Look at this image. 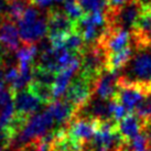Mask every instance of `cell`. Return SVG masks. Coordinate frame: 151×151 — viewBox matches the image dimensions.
Segmentation results:
<instances>
[{"label": "cell", "instance_id": "obj_12", "mask_svg": "<svg viewBox=\"0 0 151 151\" xmlns=\"http://www.w3.org/2000/svg\"><path fill=\"white\" fill-rule=\"evenodd\" d=\"M118 124H119V132L127 142H131V140L134 137H137L145 130L140 120L134 113H129Z\"/></svg>", "mask_w": 151, "mask_h": 151}, {"label": "cell", "instance_id": "obj_24", "mask_svg": "<svg viewBox=\"0 0 151 151\" xmlns=\"http://www.w3.org/2000/svg\"><path fill=\"white\" fill-rule=\"evenodd\" d=\"M19 75H20V70H19V67L10 66L9 68L6 70V72H4V82L7 83V85L11 86V85L16 82V80L19 77Z\"/></svg>", "mask_w": 151, "mask_h": 151}, {"label": "cell", "instance_id": "obj_27", "mask_svg": "<svg viewBox=\"0 0 151 151\" xmlns=\"http://www.w3.org/2000/svg\"><path fill=\"white\" fill-rule=\"evenodd\" d=\"M10 51L6 47V46L0 42V65L6 67V61H7V58H8V54Z\"/></svg>", "mask_w": 151, "mask_h": 151}, {"label": "cell", "instance_id": "obj_30", "mask_svg": "<svg viewBox=\"0 0 151 151\" xmlns=\"http://www.w3.org/2000/svg\"><path fill=\"white\" fill-rule=\"evenodd\" d=\"M4 68H6V67L2 66V65H0V80H4Z\"/></svg>", "mask_w": 151, "mask_h": 151}, {"label": "cell", "instance_id": "obj_20", "mask_svg": "<svg viewBox=\"0 0 151 151\" xmlns=\"http://www.w3.org/2000/svg\"><path fill=\"white\" fill-rule=\"evenodd\" d=\"M85 46H86V44H85L84 39L77 31H74L72 33L67 34L65 40H64V47L71 52L81 53L85 49Z\"/></svg>", "mask_w": 151, "mask_h": 151}, {"label": "cell", "instance_id": "obj_11", "mask_svg": "<svg viewBox=\"0 0 151 151\" xmlns=\"http://www.w3.org/2000/svg\"><path fill=\"white\" fill-rule=\"evenodd\" d=\"M146 96L147 94H145L142 91H140L138 88L118 86V91L113 99H115L118 104L124 106L128 113H134L137 105Z\"/></svg>", "mask_w": 151, "mask_h": 151}, {"label": "cell", "instance_id": "obj_6", "mask_svg": "<svg viewBox=\"0 0 151 151\" xmlns=\"http://www.w3.org/2000/svg\"><path fill=\"white\" fill-rule=\"evenodd\" d=\"M101 122L98 119L74 117L67 124L66 132L73 138L87 143L97 131Z\"/></svg>", "mask_w": 151, "mask_h": 151}, {"label": "cell", "instance_id": "obj_9", "mask_svg": "<svg viewBox=\"0 0 151 151\" xmlns=\"http://www.w3.org/2000/svg\"><path fill=\"white\" fill-rule=\"evenodd\" d=\"M47 110L52 115L58 128H61L62 126L66 127L77 113V109L64 98L54 99L49 105Z\"/></svg>", "mask_w": 151, "mask_h": 151}, {"label": "cell", "instance_id": "obj_35", "mask_svg": "<svg viewBox=\"0 0 151 151\" xmlns=\"http://www.w3.org/2000/svg\"><path fill=\"white\" fill-rule=\"evenodd\" d=\"M148 151H151V148H149V149H148Z\"/></svg>", "mask_w": 151, "mask_h": 151}, {"label": "cell", "instance_id": "obj_34", "mask_svg": "<svg viewBox=\"0 0 151 151\" xmlns=\"http://www.w3.org/2000/svg\"><path fill=\"white\" fill-rule=\"evenodd\" d=\"M65 1H74V0H65Z\"/></svg>", "mask_w": 151, "mask_h": 151}, {"label": "cell", "instance_id": "obj_10", "mask_svg": "<svg viewBox=\"0 0 151 151\" xmlns=\"http://www.w3.org/2000/svg\"><path fill=\"white\" fill-rule=\"evenodd\" d=\"M20 39L24 44H35L47 34V23L46 19L39 18L37 21L29 24L18 25Z\"/></svg>", "mask_w": 151, "mask_h": 151}, {"label": "cell", "instance_id": "obj_33", "mask_svg": "<svg viewBox=\"0 0 151 151\" xmlns=\"http://www.w3.org/2000/svg\"><path fill=\"white\" fill-rule=\"evenodd\" d=\"M145 6H146V4H145ZM148 6H149V7H150V8H151V4H148Z\"/></svg>", "mask_w": 151, "mask_h": 151}, {"label": "cell", "instance_id": "obj_15", "mask_svg": "<svg viewBox=\"0 0 151 151\" xmlns=\"http://www.w3.org/2000/svg\"><path fill=\"white\" fill-rule=\"evenodd\" d=\"M134 114L137 116L143 129H149L151 127V94L147 95L134 108Z\"/></svg>", "mask_w": 151, "mask_h": 151}, {"label": "cell", "instance_id": "obj_25", "mask_svg": "<svg viewBox=\"0 0 151 151\" xmlns=\"http://www.w3.org/2000/svg\"><path fill=\"white\" fill-rule=\"evenodd\" d=\"M16 92L12 91L10 87L8 89H4L0 92V107H4L6 105H8L9 103L13 101V96H14Z\"/></svg>", "mask_w": 151, "mask_h": 151}, {"label": "cell", "instance_id": "obj_23", "mask_svg": "<svg viewBox=\"0 0 151 151\" xmlns=\"http://www.w3.org/2000/svg\"><path fill=\"white\" fill-rule=\"evenodd\" d=\"M14 115H16V110H14L13 101L2 107L1 111H0V129L8 127L9 124L12 122Z\"/></svg>", "mask_w": 151, "mask_h": 151}, {"label": "cell", "instance_id": "obj_26", "mask_svg": "<svg viewBox=\"0 0 151 151\" xmlns=\"http://www.w3.org/2000/svg\"><path fill=\"white\" fill-rule=\"evenodd\" d=\"M30 4H33L34 7H39V8H47L51 7L52 4H56V2H62L63 0H29Z\"/></svg>", "mask_w": 151, "mask_h": 151}, {"label": "cell", "instance_id": "obj_14", "mask_svg": "<svg viewBox=\"0 0 151 151\" xmlns=\"http://www.w3.org/2000/svg\"><path fill=\"white\" fill-rule=\"evenodd\" d=\"M131 53H132V50H131V46L129 45L128 47L119 51L117 53L109 54L106 70L107 71H120L130 59Z\"/></svg>", "mask_w": 151, "mask_h": 151}, {"label": "cell", "instance_id": "obj_13", "mask_svg": "<svg viewBox=\"0 0 151 151\" xmlns=\"http://www.w3.org/2000/svg\"><path fill=\"white\" fill-rule=\"evenodd\" d=\"M77 70H80V67L70 66L58 73L54 85H53L54 99H59V97L64 96V94L66 92L67 87H68V85H70L72 78H73V76H74V74H75V72Z\"/></svg>", "mask_w": 151, "mask_h": 151}, {"label": "cell", "instance_id": "obj_5", "mask_svg": "<svg viewBox=\"0 0 151 151\" xmlns=\"http://www.w3.org/2000/svg\"><path fill=\"white\" fill-rule=\"evenodd\" d=\"M95 89L96 83L87 80L78 73L72 78L63 98L78 110L92 99Z\"/></svg>", "mask_w": 151, "mask_h": 151}, {"label": "cell", "instance_id": "obj_18", "mask_svg": "<svg viewBox=\"0 0 151 151\" xmlns=\"http://www.w3.org/2000/svg\"><path fill=\"white\" fill-rule=\"evenodd\" d=\"M56 75L58 74L54 72H51L46 68H43V67L39 66L34 63L32 64V81H34V82H38V83L49 85V86L53 87Z\"/></svg>", "mask_w": 151, "mask_h": 151}, {"label": "cell", "instance_id": "obj_19", "mask_svg": "<svg viewBox=\"0 0 151 151\" xmlns=\"http://www.w3.org/2000/svg\"><path fill=\"white\" fill-rule=\"evenodd\" d=\"M37 53H38V47L35 44H24L17 51L18 66L32 65Z\"/></svg>", "mask_w": 151, "mask_h": 151}, {"label": "cell", "instance_id": "obj_31", "mask_svg": "<svg viewBox=\"0 0 151 151\" xmlns=\"http://www.w3.org/2000/svg\"><path fill=\"white\" fill-rule=\"evenodd\" d=\"M141 2H142L143 6H145V4H151V0H141Z\"/></svg>", "mask_w": 151, "mask_h": 151}, {"label": "cell", "instance_id": "obj_4", "mask_svg": "<svg viewBox=\"0 0 151 151\" xmlns=\"http://www.w3.org/2000/svg\"><path fill=\"white\" fill-rule=\"evenodd\" d=\"M47 37L52 47H64V40L67 34L76 31V23L67 17L64 11L58 8L50 9L46 17Z\"/></svg>", "mask_w": 151, "mask_h": 151}, {"label": "cell", "instance_id": "obj_21", "mask_svg": "<svg viewBox=\"0 0 151 151\" xmlns=\"http://www.w3.org/2000/svg\"><path fill=\"white\" fill-rule=\"evenodd\" d=\"M64 12L74 23H77L85 16V11L77 1H66L64 4Z\"/></svg>", "mask_w": 151, "mask_h": 151}, {"label": "cell", "instance_id": "obj_29", "mask_svg": "<svg viewBox=\"0 0 151 151\" xmlns=\"http://www.w3.org/2000/svg\"><path fill=\"white\" fill-rule=\"evenodd\" d=\"M7 9H8V1L0 0V17L7 16Z\"/></svg>", "mask_w": 151, "mask_h": 151}, {"label": "cell", "instance_id": "obj_28", "mask_svg": "<svg viewBox=\"0 0 151 151\" xmlns=\"http://www.w3.org/2000/svg\"><path fill=\"white\" fill-rule=\"evenodd\" d=\"M130 0H108V8H117L127 4Z\"/></svg>", "mask_w": 151, "mask_h": 151}, {"label": "cell", "instance_id": "obj_3", "mask_svg": "<svg viewBox=\"0 0 151 151\" xmlns=\"http://www.w3.org/2000/svg\"><path fill=\"white\" fill-rule=\"evenodd\" d=\"M54 125V119L47 109L45 111L35 114L29 119V122L25 125L23 130L14 138L12 145L21 148L27 143L42 138L43 136H45L50 131L54 130L52 129Z\"/></svg>", "mask_w": 151, "mask_h": 151}, {"label": "cell", "instance_id": "obj_2", "mask_svg": "<svg viewBox=\"0 0 151 151\" xmlns=\"http://www.w3.org/2000/svg\"><path fill=\"white\" fill-rule=\"evenodd\" d=\"M82 62H81L80 73L87 80L97 83L101 75L106 71L108 53L99 44L92 46H85L82 52Z\"/></svg>", "mask_w": 151, "mask_h": 151}, {"label": "cell", "instance_id": "obj_7", "mask_svg": "<svg viewBox=\"0 0 151 151\" xmlns=\"http://www.w3.org/2000/svg\"><path fill=\"white\" fill-rule=\"evenodd\" d=\"M13 105H14L16 114L20 115V116L31 118L34 115V113L39 110L42 103L27 87L14 94Z\"/></svg>", "mask_w": 151, "mask_h": 151}, {"label": "cell", "instance_id": "obj_32", "mask_svg": "<svg viewBox=\"0 0 151 151\" xmlns=\"http://www.w3.org/2000/svg\"><path fill=\"white\" fill-rule=\"evenodd\" d=\"M147 34H148V37H149V39L151 40V30H150V31H148Z\"/></svg>", "mask_w": 151, "mask_h": 151}, {"label": "cell", "instance_id": "obj_1", "mask_svg": "<svg viewBox=\"0 0 151 151\" xmlns=\"http://www.w3.org/2000/svg\"><path fill=\"white\" fill-rule=\"evenodd\" d=\"M131 56L119 71L118 86L134 87L151 94V40L147 32L130 30Z\"/></svg>", "mask_w": 151, "mask_h": 151}, {"label": "cell", "instance_id": "obj_17", "mask_svg": "<svg viewBox=\"0 0 151 151\" xmlns=\"http://www.w3.org/2000/svg\"><path fill=\"white\" fill-rule=\"evenodd\" d=\"M29 0H10L8 1L7 18L13 22H18L21 19L27 8L29 7Z\"/></svg>", "mask_w": 151, "mask_h": 151}, {"label": "cell", "instance_id": "obj_16", "mask_svg": "<svg viewBox=\"0 0 151 151\" xmlns=\"http://www.w3.org/2000/svg\"><path fill=\"white\" fill-rule=\"evenodd\" d=\"M28 88L33 93L35 96L38 97L42 104L50 105L51 103L54 101L53 87H52V86L44 85V84H41V83H38V82L31 81V83L28 85Z\"/></svg>", "mask_w": 151, "mask_h": 151}, {"label": "cell", "instance_id": "obj_22", "mask_svg": "<svg viewBox=\"0 0 151 151\" xmlns=\"http://www.w3.org/2000/svg\"><path fill=\"white\" fill-rule=\"evenodd\" d=\"M77 2L83 8L85 13L103 11L108 8V0H77Z\"/></svg>", "mask_w": 151, "mask_h": 151}, {"label": "cell", "instance_id": "obj_8", "mask_svg": "<svg viewBox=\"0 0 151 151\" xmlns=\"http://www.w3.org/2000/svg\"><path fill=\"white\" fill-rule=\"evenodd\" d=\"M118 77H119V71L106 70L96 83L95 94L97 97L104 101L113 99L118 91Z\"/></svg>", "mask_w": 151, "mask_h": 151}, {"label": "cell", "instance_id": "obj_36", "mask_svg": "<svg viewBox=\"0 0 151 151\" xmlns=\"http://www.w3.org/2000/svg\"><path fill=\"white\" fill-rule=\"evenodd\" d=\"M7 1H10V0H7Z\"/></svg>", "mask_w": 151, "mask_h": 151}]
</instances>
